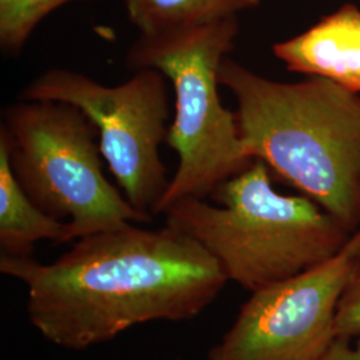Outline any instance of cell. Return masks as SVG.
<instances>
[{
	"instance_id": "52a82bcc",
	"label": "cell",
	"mask_w": 360,
	"mask_h": 360,
	"mask_svg": "<svg viewBox=\"0 0 360 360\" xmlns=\"http://www.w3.org/2000/svg\"><path fill=\"white\" fill-rule=\"evenodd\" d=\"M360 252V230L334 257L257 292L207 360H322L333 345L340 297Z\"/></svg>"
},
{
	"instance_id": "ba28073f",
	"label": "cell",
	"mask_w": 360,
	"mask_h": 360,
	"mask_svg": "<svg viewBox=\"0 0 360 360\" xmlns=\"http://www.w3.org/2000/svg\"><path fill=\"white\" fill-rule=\"evenodd\" d=\"M288 71L328 77L360 92V10L345 4L307 31L274 44Z\"/></svg>"
},
{
	"instance_id": "30bf717a",
	"label": "cell",
	"mask_w": 360,
	"mask_h": 360,
	"mask_svg": "<svg viewBox=\"0 0 360 360\" xmlns=\"http://www.w3.org/2000/svg\"><path fill=\"white\" fill-rule=\"evenodd\" d=\"M259 0H124L129 22L141 35L203 26L257 7Z\"/></svg>"
},
{
	"instance_id": "6da1fadb",
	"label": "cell",
	"mask_w": 360,
	"mask_h": 360,
	"mask_svg": "<svg viewBox=\"0 0 360 360\" xmlns=\"http://www.w3.org/2000/svg\"><path fill=\"white\" fill-rule=\"evenodd\" d=\"M0 271L25 284L28 321L39 334L71 351L144 323L193 319L229 282L203 245L168 224L96 232L51 263L0 254Z\"/></svg>"
},
{
	"instance_id": "9c48e42d",
	"label": "cell",
	"mask_w": 360,
	"mask_h": 360,
	"mask_svg": "<svg viewBox=\"0 0 360 360\" xmlns=\"http://www.w3.org/2000/svg\"><path fill=\"white\" fill-rule=\"evenodd\" d=\"M40 240L74 242L70 221L52 218L23 191L13 175L8 148L0 139V248L3 255L27 257Z\"/></svg>"
},
{
	"instance_id": "8fae6325",
	"label": "cell",
	"mask_w": 360,
	"mask_h": 360,
	"mask_svg": "<svg viewBox=\"0 0 360 360\" xmlns=\"http://www.w3.org/2000/svg\"><path fill=\"white\" fill-rule=\"evenodd\" d=\"M77 0H0V49L7 56H18L39 23Z\"/></svg>"
},
{
	"instance_id": "7a4b0ae2",
	"label": "cell",
	"mask_w": 360,
	"mask_h": 360,
	"mask_svg": "<svg viewBox=\"0 0 360 360\" xmlns=\"http://www.w3.org/2000/svg\"><path fill=\"white\" fill-rule=\"evenodd\" d=\"M219 83L236 99L247 156L360 230V92L328 77L272 80L229 56Z\"/></svg>"
},
{
	"instance_id": "8992f818",
	"label": "cell",
	"mask_w": 360,
	"mask_h": 360,
	"mask_svg": "<svg viewBox=\"0 0 360 360\" xmlns=\"http://www.w3.org/2000/svg\"><path fill=\"white\" fill-rule=\"evenodd\" d=\"M166 79L158 70L141 68L127 82L105 86L53 67L27 84L19 99L60 102L83 111L98 129L102 156L129 205L154 217L171 180L160 158L169 127Z\"/></svg>"
},
{
	"instance_id": "4fadbf2b",
	"label": "cell",
	"mask_w": 360,
	"mask_h": 360,
	"mask_svg": "<svg viewBox=\"0 0 360 360\" xmlns=\"http://www.w3.org/2000/svg\"><path fill=\"white\" fill-rule=\"evenodd\" d=\"M322 360H360V334L336 338Z\"/></svg>"
},
{
	"instance_id": "3957f363",
	"label": "cell",
	"mask_w": 360,
	"mask_h": 360,
	"mask_svg": "<svg viewBox=\"0 0 360 360\" xmlns=\"http://www.w3.org/2000/svg\"><path fill=\"white\" fill-rule=\"evenodd\" d=\"M206 199L187 198L163 212L215 257L229 282L257 292L338 255L352 233L307 196L278 193L254 160Z\"/></svg>"
},
{
	"instance_id": "5b68a950",
	"label": "cell",
	"mask_w": 360,
	"mask_h": 360,
	"mask_svg": "<svg viewBox=\"0 0 360 360\" xmlns=\"http://www.w3.org/2000/svg\"><path fill=\"white\" fill-rule=\"evenodd\" d=\"M96 136L89 116L71 104L19 99L3 110L0 139L15 178L41 211L70 218L74 242L153 219L104 176Z\"/></svg>"
},
{
	"instance_id": "7c38bea8",
	"label": "cell",
	"mask_w": 360,
	"mask_h": 360,
	"mask_svg": "<svg viewBox=\"0 0 360 360\" xmlns=\"http://www.w3.org/2000/svg\"><path fill=\"white\" fill-rule=\"evenodd\" d=\"M360 334V252L355 257L345 292L340 297L335 335L336 338H354Z\"/></svg>"
},
{
	"instance_id": "277c9868",
	"label": "cell",
	"mask_w": 360,
	"mask_h": 360,
	"mask_svg": "<svg viewBox=\"0 0 360 360\" xmlns=\"http://www.w3.org/2000/svg\"><path fill=\"white\" fill-rule=\"evenodd\" d=\"M238 31V18H230L141 35L126 55L129 68L160 71L175 92L166 144L179 163L155 215L181 199H207L220 183L254 162L245 154L236 114L219 96V68Z\"/></svg>"
}]
</instances>
